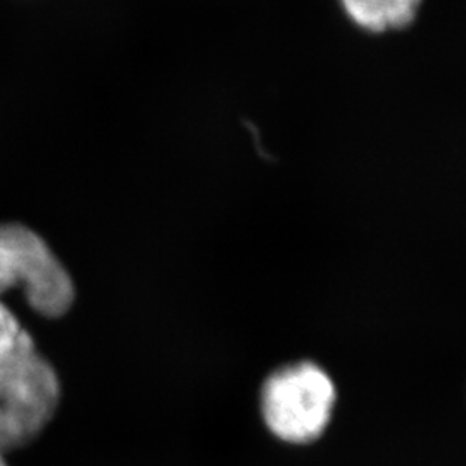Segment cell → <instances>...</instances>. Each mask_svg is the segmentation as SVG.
<instances>
[{
	"instance_id": "cell-1",
	"label": "cell",
	"mask_w": 466,
	"mask_h": 466,
	"mask_svg": "<svg viewBox=\"0 0 466 466\" xmlns=\"http://www.w3.org/2000/svg\"><path fill=\"white\" fill-rule=\"evenodd\" d=\"M259 402L269 432L287 444L304 446L329 429L337 387L325 368L313 361H298L268 375Z\"/></svg>"
},
{
	"instance_id": "cell-2",
	"label": "cell",
	"mask_w": 466,
	"mask_h": 466,
	"mask_svg": "<svg viewBox=\"0 0 466 466\" xmlns=\"http://www.w3.org/2000/svg\"><path fill=\"white\" fill-rule=\"evenodd\" d=\"M15 289L46 318L66 315L76 296L71 275L42 237L23 225H0V296Z\"/></svg>"
},
{
	"instance_id": "cell-3",
	"label": "cell",
	"mask_w": 466,
	"mask_h": 466,
	"mask_svg": "<svg viewBox=\"0 0 466 466\" xmlns=\"http://www.w3.org/2000/svg\"><path fill=\"white\" fill-rule=\"evenodd\" d=\"M61 402L54 367L34 350L0 367V454L21 450L44 432Z\"/></svg>"
},
{
	"instance_id": "cell-4",
	"label": "cell",
	"mask_w": 466,
	"mask_h": 466,
	"mask_svg": "<svg viewBox=\"0 0 466 466\" xmlns=\"http://www.w3.org/2000/svg\"><path fill=\"white\" fill-rule=\"evenodd\" d=\"M423 0H340L350 21L370 34H387L410 26Z\"/></svg>"
},
{
	"instance_id": "cell-5",
	"label": "cell",
	"mask_w": 466,
	"mask_h": 466,
	"mask_svg": "<svg viewBox=\"0 0 466 466\" xmlns=\"http://www.w3.org/2000/svg\"><path fill=\"white\" fill-rule=\"evenodd\" d=\"M36 350L34 337L0 300V367Z\"/></svg>"
},
{
	"instance_id": "cell-6",
	"label": "cell",
	"mask_w": 466,
	"mask_h": 466,
	"mask_svg": "<svg viewBox=\"0 0 466 466\" xmlns=\"http://www.w3.org/2000/svg\"><path fill=\"white\" fill-rule=\"evenodd\" d=\"M0 466H7L5 460H4V454H0Z\"/></svg>"
}]
</instances>
